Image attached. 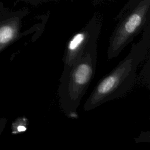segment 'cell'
<instances>
[{
    "label": "cell",
    "instance_id": "6da1fadb",
    "mask_svg": "<svg viewBox=\"0 0 150 150\" xmlns=\"http://www.w3.org/2000/svg\"><path fill=\"white\" fill-rule=\"evenodd\" d=\"M150 46V23L143 30L141 38L133 43L130 52L117 66L97 84L84 105L90 111L118 98L131 89L139 64L145 59Z\"/></svg>",
    "mask_w": 150,
    "mask_h": 150
},
{
    "label": "cell",
    "instance_id": "7a4b0ae2",
    "mask_svg": "<svg viewBox=\"0 0 150 150\" xmlns=\"http://www.w3.org/2000/svg\"><path fill=\"white\" fill-rule=\"evenodd\" d=\"M97 42L90 45L82 56L70 66L64 67L58 88L60 105L70 118L77 109L96 73Z\"/></svg>",
    "mask_w": 150,
    "mask_h": 150
},
{
    "label": "cell",
    "instance_id": "3957f363",
    "mask_svg": "<svg viewBox=\"0 0 150 150\" xmlns=\"http://www.w3.org/2000/svg\"><path fill=\"white\" fill-rule=\"evenodd\" d=\"M115 21L117 24L109 39L108 60L116 57L150 23V0H128Z\"/></svg>",
    "mask_w": 150,
    "mask_h": 150
},
{
    "label": "cell",
    "instance_id": "277c9868",
    "mask_svg": "<svg viewBox=\"0 0 150 150\" xmlns=\"http://www.w3.org/2000/svg\"><path fill=\"white\" fill-rule=\"evenodd\" d=\"M103 25V16L95 13L87 23L73 34L67 42L63 57L64 67L71 66L92 43L97 42Z\"/></svg>",
    "mask_w": 150,
    "mask_h": 150
},
{
    "label": "cell",
    "instance_id": "5b68a950",
    "mask_svg": "<svg viewBox=\"0 0 150 150\" xmlns=\"http://www.w3.org/2000/svg\"><path fill=\"white\" fill-rule=\"evenodd\" d=\"M25 14L22 12L0 18V53L23 35L21 32L22 19Z\"/></svg>",
    "mask_w": 150,
    "mask_h": 150
},
{
    "label": "cell",
    "instance_id": "8992f818",
    "mask_svg": "<svg viewBox=\"0 0 150 150\" xmlns=\"http://www.w3.org/2000/svg\"><path fill=\"white\" fill-rule=\"evenodd\" d=\"M28 1L33 5H38V4H40L42 3L48 2H57L61 0H28Z\"/></svg>",
    "mask_w": 150,
    "mask_h": 150
},
{
    "label": "cell",
    "instance_id": "52a82bcc",
    "mask_svg": "<svg viewBox=\"0 0 150 150\" xmlns=\"http://www.w3.org/2000/svg\"><path fill=\"white\" fill-rule=\"evenodd\" d=\"M6 124V119L5 118H0V135L1 133L3 132L4 129Z\"/></svg>",
    "mask_w": 150,
    "mask_h": 150
},
{
    "label": "cell",
    "instance_id": "ba28073f",
    "mask_svg": "<svg viewBox=\"0 0 150 150\" xmlns=\"http://www.w3.org/2000/svg\"><path fill=\"white\" fill-rule=\"evenodd\" d=\"M116 0H93V2L94 5H97L100 3H103L105 2H112Z\"/></svg>",
    "mask_w": 150,
    "mask_h": 150
}]
</instances>
